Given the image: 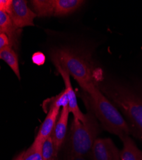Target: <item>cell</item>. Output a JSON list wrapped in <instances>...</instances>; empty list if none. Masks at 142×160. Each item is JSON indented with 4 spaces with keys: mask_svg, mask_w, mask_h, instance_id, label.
Segmentation results:
<instances>
[{
    "mask_svg": "<svg viewBox=\"0 0 142 160\" xmlns=\"http://www.w3.org/2000/svg\"><path fill=\"white\" fill-rule=\"evenodd\" d=\"M0 60L5 61L17 77L21 79L18 56L11 46H7L0 52Z\"/></svg>",
    "mask_w": 142,
    "mask_h": 160,
    "instance_id": "4fadbf2b",
    "label": "cell"
},
{
    "mask_svg": "<svg viewBox=\"0 0 142 160\" xmlns=\"http://www.w3.org/2000/svg\"><path fill=\"white\" fill-rule=\"evenodd\" d=\"M66 106H68V99L66 92L64 90L60 94L53 99V102L51 104V106H57L59 108H63Z\"/></svg>",
    "mask_w": 142,
    "mask_h": 160,
    "instance_id": "2e32d148",
    "label": "cell"
},
{
    "mask_svg": "<svg viewBox=\"0 0 142 160\" xmlns=\"http://www.w3.org/2000/svg\"><path fill=\"white\" fill-rule=\"evenodd\" d=\"M69 160H86L85 157H76V158H69Z\"/></svg>",
    "mask_w": 142,
    "mask_h": 160,
    "instance_id": "ffe728a7",
    "label": "cell"
},
{
    "mask_svg": "<svg viewBox=\"0 0 142 160\" xmlns=\"http://www.w3.org/2000/svg\"><path fill=\"white\" fill-rule=\"evenodd\" d=\"M85 122L73 118L69 132L70 158L85 157L92 150L97 138L99 126L95 117L91 113L86 114Z\"/></svg>",
    "mask_w": 142,
    "mask_h": 160,
    "instance_id": "277c9868",
    "label": "cell"
},
{
    "mask_svg": "<svg viewBox=\"0 0 142 160\" xmlns=\"http://www.w3.org/2000/svg\"><path fill=\"white\" fill-rule=\"evenodd\" d=\"M43 143L34 140L30 148L23 151L22 160H42V150Z\"/></svg>",
    "mask_w": 142,
    "mask_h": 160,
    "instance_id": "5bb4252c",
    "label": "cell"
},
{
    "mask_svg": "<svg viewBox=\"0 0 142 160\" xmlns=\"http://www.w3.org/2000/svg\"><path fill=\"white\" fill-rule=\"evenodd\" d=\"M56 68L66 71L84 90L91 83H97L90 60L83 53L69 48H55L50 53Z\"/></svg>",
    "mask_w": 142,
    "mask_h": 160,
    "instance_id": "7a4b0ae2",
    "label": "cell"
},
{
    "mask_svg": "<svg viewBox=\"0 0 142 160\" xmlns=\"http://www.w3.org/2000/svg\"><path fill=\"white\" fill-rule=\"evenodd\" d=\"M11 46L8 36L3 33H0V52L7 46Z\"/></svg>",
    "mask_w": 142,
    "mask_h": 160,
    "instance_id": "ac0fdd59",
    "label": "cell"
},
{
    "mask_svg": "<svg viewBox=\"0 0 142 160\" xmlns=\"http://www.w3.org/2000/svg\"><path fill=\"white\" fill-rule=\"evenodd\" d=\"M69 113L70 112L68 106H66L61 108L60 114L58 118L52 134H51L56 156L61 145L65 141L67 130Z\"/></svg>",
    "mask_w": 142,
    "mask_h": 160,
    "instance_id": "ba28073f",
    "label": "cell"
},
{
    "mask_svg": "<svg viewBox=\"0 0 142 160\" xmlns=\"http://www.w3.org/2000/svg\"><path fill=\"white\" fill-rule=\"evenodd\" d=\"M21 32V30L17 28L14 25L7 13L0 10V33L8 36L12 48L16 47L18 44Z\"/></svg>",
    "mask_w": 142,
    "mask_h": 160,
    "instance_id": "8fae6325",
    "label": "cell"
},
{
    "mask_svg": "<svg viewBox=\"0 0 142 160\" xmlns=\"http://www.w3.org/2000/svg\"><path fill=\"white\" fill-rule=\"evenodd\" d=\"M60 110V108L57 106H51L35 140L44 142V141L51 135L58 120Z\"/></svg>",
    "mask_w": 142,
    "mask_h": 160,
    "instance_id": "30bf717a",
    "label": "cell"
},
{
    "mask_svg": "<svg viewBox=\"0 0 142 160\" xmlns=\"http://www.w3.org/2000/svg\"><path fill=\"white\" fill-rule=\"evenodd\" d=\"M22 156H23V152H21L17 157H16L13 160H22Z\"/></svg>",
    "mask_w": 142,
    "mask_h": 160,
    "instance_id": "44dd1931",
    "label": "cell"
},
{
    "mask_svg": "<svg viewBox=\"0 0 142 160\" xmlns=\"http://www.w3.org/2000/svg\"><path fill=\"white\" fill-rule=\"evenodd\" d=\"M56 157L53 138L51 135L43 143L42 150V160H55Z\"/></svg>",
    "mask_w": 142,
    "mask_h": 160,
    "instance_id": "9a60e30c",
    "label": "cell"
},
{
    "mask_svg": "<svg viewBox=\"0 0 142 160\" xmlns=\"http://www.w3.org/2000/svg\"><path fill=\"white\" fill-rule=\"evenodd\" d=\"M97 86L102 94L122 111L142 137V94L113 82Z\"/></svg>",
    "mask_w": 142,
    "mask_h": 160,
    "instance_id": "3957f363",
    "label": "cell"
},
{
    "mask_svg": "<svg viewBox=\"0 0 142 160\" xmlns=\"http://www.w3.org/2000/svg\"><path fill=\"white\" fill-rule=\"evenodd\" d=\"M91 152L92 160H121L118 148L109 138H97Z\"/></svg>",
    "mask_w": 142,
    "mask_h": 160,
    "instance_id": "52a82bcc",
    "label": "cell"
},
{
    "mask_svg": "<svg viewBox=\"0 0 142 160\" xmlns=\"http://www.w3.org/2000/svg\"><path fill=\"white\" fill-rule=\"evenodd\" d=\"M120 139L123 143L122 149L120 151L121 160H142V151L129 135L124 136Z\"/></svg>",
    "mask_w": 142,
    "mask_h": 160,
    "instance_id": "7c38bea8",
    "label": "cell"
},
{
    "mask_svg": "<svg viewBox=\"0 0 142 160\" xmlns=\"http://www.w3.org/2000/svg\"><path fill=\"white\" fill-rule=\"evenodd\" d=\"M7 14L18 29L34 26V19L37 17L33 10L28 7V2L24 0H12Z\"/></svg>",
    "mask_w": 142,
    "mask_h": 160,
    "instance_id": "8992f818",
    "label": "cell"
},
{
    "mask_svg": "<svg viewBox=\"0 0 142 160\" xmlns=\"http://www.w3.org/2000/svg\"><path fill=\"white\" fill-rule=\"evenodd\" d=\"M32 60L34 64L41 66L44 64L46 62V56L42 52H35L32 57Z\"/></svg>",
    "mask_w": 142,
    "mask_h": 160,
    "instance_id": "e0dca14e",
    "label": "cell"
},
{
    "mask_svg": "<svg viewBox=\"0 0 142 160\" xmlns=\"http://www.w3.org/2000/svg\"><path fill=\"white\" fill-rule=\"evenodd\" d=\"M82 0H33L31 1L37 17H62L72 14L84 3Z\"/></svg>",
    "mask_w": 142,
    "mask_h": 160,
    "instance_id": "5b68a950",
    "label": "cell"
},
{
    "mask_svg": "<svg viewBox=\"0 0 142 160\" xmlns=\"http://www.w3.org/2000/svg\"><path fill=\"white\" fill-rule=\"evenodd\" d=\"M89 95L95 117L105 130L120 138L129 135L131 129L113 104L99 89L96 83H91L84 90Z\"/></svg>",
    "mask_w": 142,
    "mask_h": 160,
    "instance_id": "6da1fadb",
    "label": "cell"
},
{
    "mask_svg": "<svg viewBox=\"0 0 142 160\" xmlns=\"http://www.w3.org/2000/svg\"><path fill=\"white\" fill-rule=\"evenodd\" d=\"M12 0H0V10L8 13Z\"/></svg>",
    "mask_w": 142,
    "mask_h": 160,
    "instance_id": "d6986e66",
    "label": "cell"
},
{
    "mask_svg": "<svg viewBox=\"0 0 142 160\" xmlns=\"http://www.w3.org/2000/svg\"><path fill=\"white\" fill-rule=\"evenodd\" d=\"M56 69L61 76L64 83H65V90L66 92L68 99V107L70 113H72V114L73 115V118L80 120L82 122H85L86 119V115L80 110L78 103H77L76 95L71 85L70 75L66 71H64L60 68Z\"/></svg>",
    "mask_w": 142,
    "mask_h": 160,
    "instance_id": "9c48e42d",
    "label": "cell"
}]
</instances>
